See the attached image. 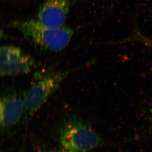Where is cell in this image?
<instances>
[{
    "label": "cell",
    "mask_w": 152,
    "mask_h": 152,
    "mask_svg": "<svg viewBox=\"0 0 152 152\" xmlns=\"http://www.w3.org/2000/svg\"><path fill=\"white\" fill-rule=\"evenodd\" d=\"M59 142L63 152H88L101 145L102 140L88 123L72 116L61 125Z\"/></svg>",
    "instance_id": "1"
},
{
    "label": "cell",
    "mask_w": 152,
    "mask_h": 152,
    "mask_svg": "<svg viewBox=\"0 0 152 152\" xmlns=\"http://www.w3.org/2000/svg\"><path fill=\"white\" fill-rule=\"evenodd\" d=\"M13 27L35 44L53 51L65 48L74 34L70 28L64 26L51 27L44 25L37 19L14 22Z\"/></svg>",
    "instance_id": "2"
},
{
    "label": "cell",
    "mask_w": 152,
    "mask_h": 152,
    "mask_svg": "<svg viewBox=\"0 0 152 152\" xmlns=\"http://www.w3.org/2000/svg\"><path fill=\"white\" fill-rule=\"evenodd\" d=\"M72 72L70 70L37 73L32 83L23 97L25 113L29 116L33 115Z\"/></svg>",
    "instance_id": "3"
},
{
    "label": "cell",
    "mask_w": 152,
    "mask_h": 152,
    "mask_svg": "<svg viewBox=\"0 0 152 152\" xmlns=\"http://www.w3.org/2000/svg\"><path fill=\"white\" fill-rule=\"evenodd\" d=\"M25 112L23 98L12 90L4 94L0 101V125L1 134L7 132L17 125Z\"/></svg>",
    "instance_id": "4"
},
{
    "label": "cell",
    "mask_w": 152,
    "mask_h": 152,
    "mask_svg": "<svg viewBox=\"0 0 152 152\" xmlns=\"http://www.w3.org/2000/svg\"><path fill=\"white\" fill-rule=\"evenodd\" d=\"M76 1L45 0L38 11L37 19L48 26H63L71 7Z\"/></svg>",
    "instance_id": "5"
},
{
    "label": "cell",
    "mask_w": 152,
    "mask_h": 152,
    "mask_svg": "<svg viewBox=\"0 0 152 152\" xmlns=\"http://www.w3.org/2000/svg\"><path fill=\"white\" fill-rule=\"evenodd\" d=\"M35 64L34 60L28 55H23L13 62L1 64L0 75L1 77L25 75L29 73Z\"/></svg>",
    "instance_id": "6"
},
{
    "label": "cell",
    "mask_w": 152,
    "mask_h": 152,
    "mask_svg": "<svg viewBox=\"0 0 152 152\" xmlns=\"http://www.w3.org/2000/svg\"><path fill=\"white\" fill-rule=\"evenodd\" d=\"M21 50L18 47L3 45L0 50L1 64H7L17 61L23 56Z\"/></svg>",
    "instance_id": "7"
},
{
    "label": "cell",
    "mask_w": 152,
    "mask_h": 152,
    "mask_svg": "<svg viewBox=\"0 0 152 152\" xmlns=\"http://www.w3.org/2000/svg\"><path fill=\"white\" fill-rule=\"evenodd\" d=\"M132 41V42H137L148 47L152 50V39L147 37L145 36L142 34L141 33L137 31H135L133 33L131 37L125 39L124 41Z\"/></svg>",
    "instance_id": "8"
},
{
    "label": "cell",
    "mask_w": 152,
    "mask_h": 152,
    "mask_svg": "<svg viewBox=\"0 0 152 152\" xmlns=\"http://www.w3.org/2000/svg\"><path fill=\"white\" fill-rule=\"evenodd\" d=\"M36 152H64L61 150H58L53 149L49 148L46 147H42L39 148L38 150L36 151Z\"/></svg>",
    "instance_id": "9"
},
{
    "label": "cell",
    "mask_w": 152,
    "mask_h": 152,
    "mask_svg": "<svg viewBox=\"0 0 152 152\" xmlns=\"http://www.w3.org/2000/svg\"><path fill=\"white\" fill-rule=\"evenodd\" d=\"M150 116H151V121L152 123V105L151 107V109L150 110Z\"/></svg>",
    "instance_id": "10"
}]
</instances>
